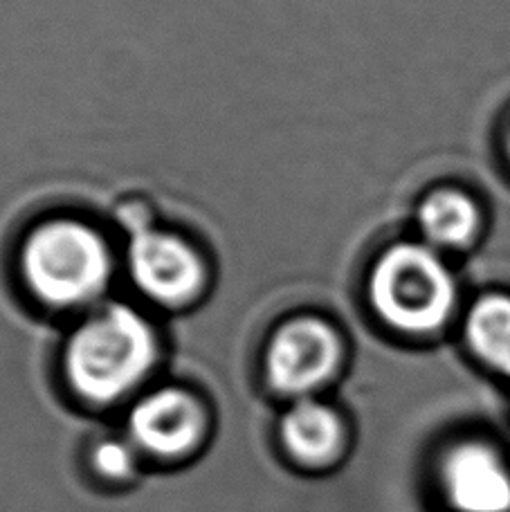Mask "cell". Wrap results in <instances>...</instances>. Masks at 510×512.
Masks as SVG:
<instances>
[{"mask_svg": "<svg viewBox=\"0 0 510 512\" xmlns=\"http://www.w3.org/2000/svg\"><path fill=\"white\" fill-rule=\"evenodd\" d=\"M156 358L149 324L126 306H111L72 335L66 353L68 378L95 402L120 398L144 378Z\"/></svg>", "mask_w": 510, "mask_h": 512, "instance_id": "6da1fadb", "label": "cell"}, {"mask_svg": "<svg viewBox=\"0 0 510 512\" xmlns=\"http://www.w3.org/2000/svg\"><path fill=\"white\" fill-rule=\"evenodd\" d=\"M371 301L387 324L400 331L427 333L450 317L457 286L432 250L405 243L382 254L373 268Z\"/></svg>", "mask_w": 510, "mask_h": 512, "instance_id": "7a4b0ae2", "label": "cell"}, {"mask_svg": "<svg viewBox=\"0 0 510 512\" xmlns=\"http://www.w3.org/2000/svg\"><path fill=\"white\" fill-rule=\"evenodd\" d=\"M30 288L54 306H77L102 292L111 277V254L90 227L57 221L36 230L23 250Z\"/></svg>", "mask_w": 510, "mask_h": 512, "instance_id": "3957f363", "label": "cell"}, {"mask_svg": "<svg viewBox=\"0 0 510 512\" xmlns=\"http://www.w3.org/2000/svg\"><path fill=\"white\" fill-rule=\"evenodd\" d=\"M340 346L333 331L315 319L279 328L268 349V376L284 393H306L331 376Z\"/></svg>", "mask_w": 510, "mask_h": 512, "instance_id": "277c9868", "label": "cell"}, {"mask_svg": "<svg viewBox=\"0 0 510 512\" xmlns=\"http://www.w3.org/2000/svg\"><path fill=\"white\" fill-rule=\"evenodd\" d=\"M131 270L138 286L162 304L187 301L203 283L198 256L176 236L138 232L131 243Z\"/></svg>", "mask_w": 510, "mask_h": 512, "instance_id": "5b68a950", "label": "cell"}, {"mask_svg": "<svg viewBox=\"0 0 510 512\" xmlns=\"http://www.w3.org/2000/svg\"><path fill=\"white\" fill-rule=\"evenodd\" d=\"M443 483L461 512L510 510V470L493 447L481 443L454 447L443 465Z\"/></svg>", "mask_w": 510, "mask_h": 512, "instance_id": "8992f818", "label": "cell"}, {"mask_svg": "<svg viewBox=\"0 0 510 512\" xmlns=\"http://www.w3.org/2000/svg\"><path fill=\"white\" fill-rule=\"evenodd\" d=\"M129 425L133 441L140 447L162 459H173L198 443L203 432V411L187 393L162 389L133 409Z\"/></svg>", "mask_w": 510, "mask_h": 512, "instance_id": "52a82bcc", "label": "cell"}, {"mask_svg": "<svg viewBox=\"0 0 510 512\" xmlns=\"http://www.w3.org/2000/svg\"><path fill=\"white\" fill-rule=\"evenodd\" d=\"M281 436L297 459L306 463H322L338 452L342 425L329 407L313 400H302L284 416Z\"/></svg>", "mask_w": 510, "mask_h": 512, "instance_id": "ba28073f", "label": "cell"}, {"mask_svg": "<svg viewBox=\"0 0 510 512\" xmlns=\"http://www.w3.org/2000/svg\"><path fill=\"white\" fill-rule=\"evenodd\" d=\"M418 223L432 243L443 248H459L475 236L479 214L468 196L459 191H439L421 205Z\"/></svg>", "mask_w": 510, "mask_h": 512, "instance_id": "9c48e42d", "label": "cell"}, {"mask_svg": "<svg viewBox=\"0 0 510 512\" xmlns=\"http://www.w3.org/2000/svg\"><path fill=\"white\" fill-rule=\"evenodd\" d=\"M466 331L479 358L510 376V297L490 295L477 301Z\"/></svg>", "mask_w": 510, "mask_h": 512, "instance_id": "30bf717a", "label": "cell"}, {"mask_svg": "<svg viewBox=\"0 0 510 512\" xmlns=\"http://www.w3.org/2000/svg\"><path fill=\"white\" fill-rule=\"evenodd\" d=\"M95 465L108 479H124L133 472V454L124 443L108 441L97 447Z\"/></svg>", "mask_w": 510, "mask_h": 512, "instance_id": "8fae6325", "label": "cell"}]
</instances>
